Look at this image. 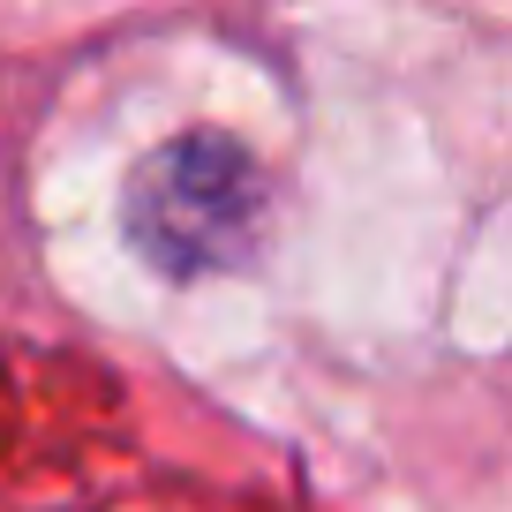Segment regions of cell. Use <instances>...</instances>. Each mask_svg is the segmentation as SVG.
I'll return each mask as SVG.
<instances>
[{"mask_svg":"<svg viewBox=\"0 0 512 512\" xmlns=\"http://www.w3.org/2000/svg\"><path fill=\"white\" fill-rule=\"evenodd\" d=\"M121 234L174 287L249 272L272 241V174L226 128H181L128 166Z\"/></svg>","mask_w":512,"mask_h":512,"instance_id":"obj_1","label":"cell"}]
</instances>
